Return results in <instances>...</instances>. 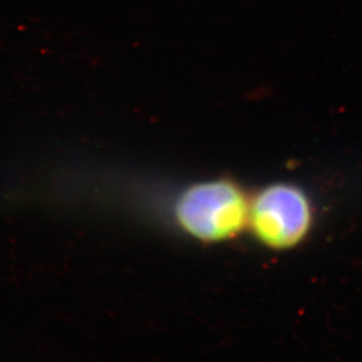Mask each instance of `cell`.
I'll use <instances>...</instances> for the list:
<instances>
[{
  "instance_id": "obj_1",
  "label": "cell",
  "mask_w": 362,
  "mask_h": 362,
  "mask_svg": "<svg viewBox=\"0 0 362 362\" xmlns=\"http://www.w3.org/2000/svg\"><path fill=\"white\" fill-rule=\"evenodd\" d=\"M250 196L229 178L185 187L173 204L178 230L203 244L229 242L247 230Z\"/></svg>"
},
{
  "instance_id": "obj_2",
  "label": "cell",
  "mask_w": 362,
  "mask_h": 362,
  "mask_svg": "<svg viewBox=\"0 0 362 362\" xmlns=\"http://www.w3.org/2000/svg\"><path fill=\"white\" fill-rule=\"evenodd\" d=\"M312 226L313 206L298 185L279 182L250 196L247 230L267 249H293L308 238Z\"/></svg>"
}]
</instances>
